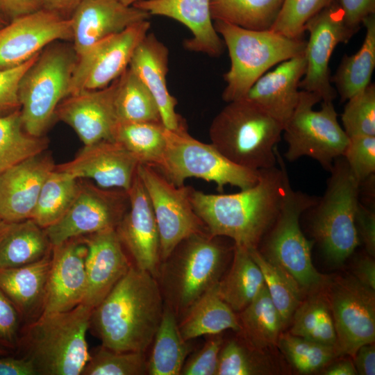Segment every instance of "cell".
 Instances as JSON below:
<instances>
[{
	"instance_id": "obj_1",
	"label": "cell",
	"mask_w": 375,
	"mask_h": 375,
	"mask_svg": "<svg viewBox=\"0 0 375 375\" xmlns=\"http://www.w3.org/2000/svg\"><path fill=\"white\" fill-rule=\"evenodd\" d=\"M275 152L279 167L260 169L251 188L233 194L192 190L193 208L210 235L227 237L248 250L258 249L278 216L289 178L277 148Z\"/></svg>"
},
{
	"instance_id": "obj_2",
	"label": "cell",
	"mask_w": 375,
	"mask_h": 375,
	"mask_svg": "<svg viewBox=\"0 0 375 375\" xmlns=\"http://www.w3.org/2000/svg\"><path fill=\"white\" fill-rule=\"evenodd\" d=\"M164 306L158 280L132 265L93 308L89 330L111 350L145 352L153 342Z\"/></svg>"
},
{
	"instance_id": "obj_3",
	"label": "cell",
	"mask_w": 375,
	"mask_h": 375,
	"mask_svg": "<svg viewBox=\"0 0 375 375\" xmlns=\"http://www.w3.org/2000/svg\"><path fill=\"white\" fill-rule=\"evenodd\" d=\"M93 308L41 315L22 327L16 351L30 360L38 375H80L90 358L86 340Z\"/></svg>"
},
{
	"instance_id": "obj_4",
	"label": "cell",
	"mask_w": 375,
	"mask_h": 375,
	"mask_svg": "<svg viewBox=\"0 0 375 375\" xmlns=\"http://www.w3.org/2000/svg\"><path fill=\"white\" fill-rule=\"evenodd\" d=\"M283 126L244 98L228 102L212 119V144L234 163L260 170L276 166V149Z\"/></svg>"
},
{
	"instance_id": "obj_5",
	"label": "cell",
	"mask_w": 375,
	"mask_h": 375,
	"mask_svg": "<svg viewBox=\"0 0 375 375\" xmlns=\"http://www.w3.org/2000/svg\"><path fill=\"white\" fill-rule=\"evenodd\" d=\"M206 231L182 240L161 262L158 280L165 303L175 314L184 315L220 280L226 249Z\"/></svg>"
},
{
	"instance_id": "obj_6",
	"label": "cell",
	"mask_w": 375,
	"mask_h": 375,
	"mask_svg": "<svg viewBox=\"0 0 375 375\" xmlns=\"http://www.w3.org/2000/svg\"><path fill=\"white\" fill-rule=\"evenodd\" d=\"M231 60L224 74L226 85L222 99L226 103L242 99L254 83L270 68L303 53L306 41L290 38L272 30L255 31L215 20Z\"/></svg>"
},
{
	"instance_id": "obj_7",
	"label": "cell",
	"mask_w": 375,
	"mask_h": 375,
	"mask_svg": "<svg viewBox=\"0 0 375 375\" xmlns=\"http://www.w3.org/2000/svg\"><path fill=\"white\" fill-rule=\"evenodd\" d=\"M78 56L72 42L47 46L22 76L18 89L21 118L31 135L43 137L56 119L60 103L69 95Z\"/></svg>"
},
{
	"instance_id": "obj_8",
	"label": "cell",
	"mask_w": 375,
	"mask_h": 375,
	"mask_svg": "<svg viewBox=\"0 0 375 375\" xmlns=\"http://www.w3.org/2000/svg\"><path fill=\"white\" fill-rule=\"evenodd\" d=\"M330 172L325 193L314 206L312 231L328 259L340 264L359 244L356 215L361 185L342 156Z\"/></svg>"
},
{
	"instance_id": "obj_9",
	"label": "cell",
	"mask_w": 375,
	"mask_h": 375,
	"mask_svg": "<svg viewBox=\"0 0 375 375\" xmlns=\"http://www.w3.org/2000/svg\"><path fill=\"white\" fill-rule=\"evenodd\" d=\"M166 149L158 170L177 186L189 178L213 182L222 192L226 185L244 190L254 185L259 170L240 166L224 156L212 144L191 136L186 126L178 130L165 128Z\"/></svg>"
},
{
	"instance_id": "obj_10",
	"label": "cell",
	"mask_w": 375,
	"mask_h": 375,
	"mask_svg": "<svg viewBox=\"0 0 375 375\" xmlns=\"http://www.w3.org/2000/svg\"><path fill=\"white\" fill-rule=\"evenodd\" d=\"M322 101L315 93L300 90L297 104L283 129L288 147L285 158L293 162L308 156L330 172L335 159L342 156L349 138L338 121L333 101Z\"/></svg>"
},
{
	"instance_id": "obj_11",
	"label": "cell",
	"mask_w": 375,
	"mask_h": 375,
	"mask_svg": "<svg viewBox=\"0 0 375 375\" xmlns=\"http://www.w3.org/2000/svg\"><path fill=\"white\" fill-rule=\"evenodd\" d=\"M318 199L292 188L288 178L280 210L268 236L262 255L288 273L301 289L311 291L322 286L326 278L315 268L311 258L312 242L302 232L301 214Z\"/></svg>"
},
{
	"instance_id": "obj_12",
	"label": "cell",
	"mask_w": 375,
	"mask_h": 375,
	"mask_svg": "<svg viewBox=\"0 0 375 375\" xmlns=\"http://www.w3.org/2000/svg\"><path fill=\"white\" fill-rule=\"evenodd\" d=\"M138 174L147 191L157 223L162 262L182 240L206 228L193 208L192 187L177 186L147 165L139 164Z\"/></svg>"
},
{
	"instance_id": "obj_13",
	"label": "cell",
	"mask_w": 375,
	"mask_h": 375,
	"mask_svg": "<svg viewBox=\"0 0 375 375\" xmlns=\"http://www.w3.org/2000/svg\"><path fill=\"white\" fill-rule=\"evenodd\" d=\"M128 207L126 191L104 189L78 179V192L69 209L44 231L53 246L70 238L115 229Z\"/></svg>"
},
{
	"instance_id": "obj_14",
	"label": "cell",
	"mask_w": 375,
	"mask_h": 375,
	"mask_svg": "<svg viewBox=\"0 0 375 375\" xmlns=\"http://www.w3.org/2000/svg\"><path fill=\"white\" fill-rule=\"evenodd\" d=\"M309 33L304 51L306 70L299 88L333 101L338 94L331 81L329 62L338 44L347 42L356 33L347 26L336 0L310 19L304 26Z\"/></svg>"
},
{
	"instance_id": "obj_15",
	"label": "cell",
	"mask_w": 375,
	"mask_h": 375,
	"mask_svg": "<svg viewBox=\"0 0 375 375\" xmlns=\"http://www.w3.org/2000/svg\"><path fill=\"white\" fill-rule=\"evenodd\" d=\"M150 26L149 19L137 22L96 42L79 54L69 95L102 89L117 79L128 67L136 47L149 33Z\"/></svg>"
},
{
	"instance_id": "obj_16",
	"label": "cell",
	"mask_w": 375,
	"mask_h": 375,
	"mask_svg": "<svg viewBox=\"0 0 375 375\" xmlns=\"http://www.w3.org/2000/svg\"><path fill=\"white\" fill-rule=\"evenodd\" d=\"M374 290L355 276L339 278L331 284L327 298L339 355L353 357L359 347L374 342Z\"/></svg>"
},
{
	"instance_id": "obj_17",
	"label": "cell",
	"mask_w": 375,
	"mask_h": 375,
	"mask_svg": "<svg viewBox=\"0 0 375 375\" xmlns=\"http://www.w3.org/2000/svg\"><path fill=\"white\" fill-rule=\"evenodd\" d=\"M70 18L40 8L0 28V69L19 66L56 41L72 42Z\"/></svg>"
},
{
	"instance_id": "obj_18",
	"label": "cell",
	"mask_w": 375,
	"mask_h": 375,
	"mask_svg": "<svg viewBox=\"0 0 375 375\" xmlns=\"http://www.w3.org/2000/svg\"><path fill=\"white\" fill-rule=\"evenodd\" d=\"M129 207L115 230L134 265L158 279L161 265L160 237L147 191L138 174L127 191Z\"/></svg>"
},
{
	"instance_id": "obj_19",
	"label": "cell",
	"mask_w": 375,
	"mask_h": 375,
	"mask_svg": "<svg viewBox=\"0 0 375 375\" xmlns=\"http://www.w3.org/2000/svg\"><path fill=\"white\" fill-rule=\"evenodd\" d=\"M116 90L117 79L104 88L69 95L58 105L56 119L71 126L84 145L113 140L119 122Z\"/></svg>"
},
{
	"instance_id": "obj_20",
	"label": "cell",
	"mask_w": 375,
	"mask_h": 375,
	"mask_svg": "<svg viewBox=\"0 0 375 375\" xmlns=\"http://www.w3.org/2000/svg\"><path fill=\"white\" fill-rule=\"evenodd\" d=\"M87 253L82 237L52 246L42 315L68 311L83 302L87 285Z\"/></svg>"
},
{
	"instance_id": "obj_21",
	"label": "cell",
	"mask_w": 375,
	"mask_h": 375,
	"mask_svg": "<svg viewBox=\"0 0 375 375\" xmlns=\"http://www.w3.org/2000/svg\"><path fill=\"white\" fill-rule=\"evenodd\" d=\"M140 162L122 144L114 140H103L89 145L72 160L56 165L78 179L90 178L104 189L128 191L137 174Z\"/></svg>"
},
{
	"instance_id": "obj_22",
	"label": "cell",
	"mask_w": 375,
	"mask_h": 375,
	"mask_svg": "<svg viewBox=\"0 0 375 375\" xmlns=\"http://www.w3.org/2000/svg\"><path fill=\"white\" fill-rule=\"evenodd\" d=\"M87 245V285L83 303L98 306L132 265L116 230L107 229L81 236Z\"/></svg>"
},
{
	"instance_id": "obj_23",
	"label": "cell",
	"mask_w": 375,
	"mask_h": 375,
	"mask_svg": "<svg viewBox=\"0 0 375 375\" xmlns=\"http://www.w3.org/2000/svg\"><path fill=\"white\" fill-rule=\"evenodd\" d=\"M149 17L144 10L117 0H81L70 17L74 50L78 56L103 38Z\"/></svg>"
},
{
	"instance_id": "obj_24",
	"label": "cell",
	"mask_w": 375,
	"mask_h": 375,
	"mask_svg": "<svg viewBox=\"0 0 375 375\" xmlns=\"http://www.w3.org/2000/svg\"><path fill=\"white\" fill-rule=\"evenodd\" d=\"M56 165L45 151L0 174V218L5 221L30 219L39 194Z\"/></svg>"
},
{
	"instance_id": "obj_25",
	"label": "cell",
	"mask_w": 375,
	"mask_h": 375,
	"mask_svg": "<svg viewBox=\"0 0 375 375\" xmlns=\"http://www.w3.org/2000/svg\"><path fill=\"white\" fill-rule=\"evenodd\" d=\"M211 0H146L133 6L157 15L174 19L186 26L192 37L183 42L190 51L219 57L224 42L216 31L210 12Z\"/></svg>"
},
{
	"instance_id": "obj_26",
	"label": "cell",
	"mask_w": 375,
	"mask_h": 375,
	"mask_svg": "<svg viewBox=\"0 0 375 375\" xmlns=\"http://www.w3.org/2000/svg\"><path fill=\"white\" fill-rule=\"evenodd\" d=\"M169 50L153 33H148L136 47L128 67L153 96L165 128L178 130L185 124L176 112V99L167 84Z\"/></svg>"
},
{
	"instance_id": "obj_27",
	"label": "cell",
	"mask_w": 375,
	"mask_h": 375,
	"mask_svg": "<svg viewBox=\"0 0 375 375\" xmlns=\"http://www.w3.org/2000/svg\"><path fill=\"white\" fill-rule=\"evenodd\" d=\"M305 70L303 53L264 74L243 98L256 104L284 126L297 104Z\"/></svg>"
},
{
	"instance_id": "obj_28",
	"label": "cell",
	"mask_w": 375,
	"mask_h": 375,
	"mask_svg": "<svg viewBox=\"0 0 375 375\" xmlns=\"http://www.w3.org/2000/svg\"><path fill=\"white\" fill-rule=\"evenodd\" d=\"M51 252L42 259L17 267H0V290L19 313L23 326L43 312Z\"/></svg>"
},
{
	"instance_id": "obj_29",
	"label": "cell",
	"mask_w": 375,
	"mask_h": 375,
	"mask_svg": "<svg viewBox=\"0 0 375 375\" xmlns=\"http://www.w3.org/2000/svg\"><path fill=\"white\" fill-rule=\"evenodd\" d=\"M44 231L32 219L0 221V267H17L37 262L51 252Z\"/></svg>"
},
{
	"instance_id": "obj_30",
	"label": "cell",
	"mask_w": 375,
	"mask_h": 375,
	"mask_svg": "<svg viewBox=\"0 0 375 375\" xmlns=\"http://www.w3.org/2000/svg\"><path fill=\"white\" fill-rule=\"evenodd\" d=\"M217 283L203 294L183 315L178 328L185 340L221 333L227 329L241 331L235 312L220 297Z\"/></svg>"
},
{
	"instance_id": "obj_31",
	"label": "cell",
	"mask_w": 375,
	"mask_h": 375,
	"mask_svg": "<svg viewBox=\"0 0 375 375\" xmlns=\"http://www.w3.org/2000/svg\"><path fill=\"white\" fill-rule=\"evenodd\" d=\"M362 25L366 31L360 48L354 54L344 55L335 74L331 77L342 101L365 89L371 83L375 68V14L367 17Z\"/></svg>"
},
{
	"instance_id": "obj_32",
	"label": "cell",
	"mask_w": 375,
	"mask_h": 375,
	"mask_svg": "<svg viewBox=\"0 0 375 375\" xmlns=\"http://www.w3.org/2000/svg\"><path fill=\"white\" fill-rule=\"evenodd\" d=\"M265 285L262 274L249 251L235 245L231 267L217 283L220 297L235 312L244 309Z\"/></svg>"
},
{
	"instance_id": "obj_33",
	"label": "cell",
	"mask_w": 375,
	"mask_h": 375,
	"mask_svg": "<svg viewBox=\"0 0 375 375\" xmlns=\"http://www.w3.org/2000/svg\"><path fill=\"white\" fill-rule=\"evenodd\" d=\"M152 343L151 356L147 361V374H181L190 348L180 333L176 315L166 303Z\"/></svg>"
},
{
	"instance_id": "obj_34",
	"label": "cell",
	"mask_w": 375,
	"mask_h": 375,
	"mask_svg": "<svg viewBox=\"0 0 375 375\" xmlns=\"http://www.w3.org/2000/svg\"><path fill=\"white\" fill-rule=\"evenodd\" d=\"M238 319L240 331L255 350L260 351L277 345L284 326L265 284L254 299L240 312Z\"/></svg>"
},
{
	"instance_id": "obj_35",
	"label": "cell",
	"mask_w": 375,
	"mask_h": 375,
	"mask_svg": "<svg viewBox=\"0 0 375 375\" xmlns=\"http://www.w3.org/2000/svg\"><path fill=\"white\" fill-rule=\"evenodd\" d=\"M165 130L162 122H119L113 140L132 153L140 164L156 169L165 152Z\"/></svg>"
},
{
	"instance_id": "obj_36",
	"label": "cell",
	"mask_w": 375,
	"mask_h": 375,
	"mask_svg": "<svg viewBox=\"0 0 375 375\" xmlns=\"http://www.w3.org/2000/svg\"><path fill=\"white\" fill-rule=\"evenodd\" d=\"M283 0H211L213 20L255 31L270 30Z\"/></svg>"
},
{
	"instance_id": "obj_37",
	"label": "cell",
	"mask_w": 375,
	"mask_h": 375,
	"mask_svg": "<svg viewBox=\"0 0 375 375\" xmlns=\"http://www.w3.org/2000/svg\"><path fill=\"white\" fill-rule=\"evenodd\" d=\"M78 189V178L54 169L43 183L31 219L43 228L53 224L67 211Z\"/></svg>"
},
{
	"instance_id": "obj_38",
	"label": "cell",
	"mask_w": 375,
	"mask_h": 375,
	"mask_svg": "<svg viewBox=\"0 0 375 375\" xmlns=\"http://www.w3.org/2000/svg\"><path fill=\"white\" fill-rule=\"evenodd\" d=\"M115 106L119 122H162L153 96L129 67L117 79Z\"/></svg>"
},
{
	"instance_id": "obj_39",
	"label": "cell",
	"mask_w": 375,
	"mask_h": 375,
	"mask_svg": "<svg viewBox=\"0 0 375 375\" xmlns=\"http://www.w3.org/2000/svg\"><path fill=\"white\" fill-rule=\"evenodd\" d=\"M48 140L24 128L20 109L0 115V174L26 158L45 151Z\"/></svg>"
},
{
	"instance_id": "obj_40",
	"label": "cell",
	"mask_w": 375,
	"mask_h": 375,
	"mask_svg": "<svg viewBox=\"0 0 375 375\" xmlns=\"http://www.w3.org/2000/svg\"><path fill=\"white\" fill-rule=\"evenodd\" d=\"M292 320L291 334L336 347V333L327 297L314 295L301 302Z\"/></svg>"
},
{
	"instance_id": "obj_41",
	"label": "cell",
	"mask_w": 375,
	"mask_h": 375,
	"mask_svg": "<svg viewBox=\"0 0 375 375\" xmlns=\"http://www.w3.org/2000/svg\"><path fill=\"white\" fill-rule=\"evenodd\" d=\"M249 251L262 274L269 297L285 326L301 302L302 289L288 273L269 261L258 249Z\"/></svg>"
},
{
	"instance_id": "obj_42",
	"label": "cell",
	"mask_w": 375,
	"mask_h": 375,
	"mask_svg": "<svg viewBox=\"0 0 375 375\" xmlns=\"http://www.w3.org/2000/svg\"><path fill=\"white\" fill-rule=\"evenodd\" d=\"M277 345L290 364L301 374L318 371L339 356L335 347L296 336L280 334Z\"/></svg>"
},
{
	"instance_id": "obj_43",
	"label": "cell",
	"mask_w": 375,
	"mask_h": 375,
	"mask_svg": "<svg viewBox=\"0 0 375 375\" xmlns=\"http://www.w3.org/2000/svg\"><path fill=\"white\" fill-rule=\"evenodd\" d=\"M145 352L116 351L102 345L90 353L81 375H144L147 374Z\"/></svg>"
},
{
	"instance_id": "obj_44",
	"label": "cell",
	"mask_w": 375,
	"mask_h": 375,
	"mask_svg": "<svg viewBox=\"0 0 375 375\" xmlns=\"http://www.w3.org/2000/svg\"><path fill=\"white\" fill-rule=\"evenodd\" d=\"M348 138L375 136V85L370 83L349 99L341 116Z\"/></svg>"
},
{
	"instance_id": "obj_45",
	"label": "cell",
	"mask_w": 375,
	"mask_h": 375,
	"mask_svg": "<svg viewBox=\"0 0 375 375\" xmlns=\"http://www.w3.org/2000/svg\"><path fill=\"white\" fill-rule=\"evenodd\" d=\"M333 0H283L270 30L290 38L301 39L306 22Z\"/></svg>"
},
{
	"instance_id": "obj_46",
	"label": "cell",
	"mask_w": 375,
	"mask_h": 375,
	"mask_svg": "<svg viewBox=\"0 0 375 375\" xmlns=\"http://www.w3.org/2000/svg\"><path fill=\"white\" fill-rule=\"evenodd\" d=\"M267 366L258 356L235 340L220 350L216 375H256L267 374Z\"/></svg>"
},
{
	"instance_id": "obj_47",
	"label": "cell",
	"mask_w": 375,
	"mask_h": 375,
	"mask_svg": "<svg viewBox=\"0 0 375 375\" xmlns=\"http://www.w3.org/2000/svg\"><path fill=\"white\" fill-rule=\"evenodd\" d=\"M342 157L361 185L375 172V136L349 138Z\"/></svg>"
},
{
	"instance_id": "obj_48",
	"label": "cell",
	"mask_w": 375,
	"mask_h": 375,
	"mask_svg": "<svg viewBox=\"0 0 375 375\" xmlns=\"http://www.w3.org/2000/svg\"><path fill=\"white\" fill-rule=\"evenodd\" d=\"M210 336L201 349L185 361L181 374L216 375L224 341L220 333Z\"/></svg>"
},
{
	"instance_id": "obj_49",
	"label": "cell",
	"mask_w": 375,
	"mask_h": 375,
	"mask_svg": "<svg viewBox=\"0 0 375 375\" xmlns=\"http://www.w3.org/2000/svg\"><path fill=\"white\" fill-rule=\"evenodd\" d=\"M39 53L19 66L0 69V115L20 109L18 97L20 80Z\"/></svg>"
},
{
	"instance_id": "obj_50",
	"label": "cell",
	"mask_w": 375,
	"mask_h": 375,
	"mask_svg": "<svg viewBox=\"0 0 375 375\" xmlns=\"http://www.w3.org/2000/svg\"><path fill=\"white\" fill-rule=\"evenodd\" d=\"M23 322L12 302L0 290V347L16 351Z\"/></svg>"
},
{
	"instance_id": "obj_51",
	"label": "cell",
	"mask_w": 375,
	"mask_h": 375,
	"mask_svg": "<svg viewBox=\"0 0 375 375\" xmlns=\"http://www.w3.org/2000/svg\"><path fill=\"white\" fill-rule=\"evenodd\" d=\"M344 15L346 24L357 32L363 20L375 14V0H336Z\"/></svg>"
},
{
	"instance_id": "obj_52",
	"label": "cell",
	"mask_w": 375,
	"mask_h": 375,
	"mask_svg": "<svg viewBox=\"0 0 375 375\" xmlns=\"http://www.w3.org/2000/svg\"><path fill=\"white\" fill-rule=\"evenodd\" d=\"M356 224L358 234L365 244L367 252L370 256L375 254V212L358 203Z\"/></svg>"
},
{
	"instance_id": "obj_53",
	"label": "cell",
	"mask_w": 375,
	"mask_h": 375,
	"mask_svg": "<svg viewBox=\"0 0 375 375\" xmlns=\"http://www.w3.org/2000/svg\"><path fill=\"white\" fill-rule=\"evenodd\" d=\"M42 8L41 0H0V12L8 22Z\"/></svg>"
},
{
	"instance_id": "obj_54",
	"label": "cell",
	"mask_w": 375,
	"mask_h": 375,
	"mask_svg": "<svg viewBox=\"0 0 375 375\" xmlns=\"http://www.w3.org/2000/svg\"><path fill=\"white\" fill-rule=\"evenodd\" d=\"M8 355L0 356V375H38L30 360Z\"/></svg>"
},
{
	"instance_id": "obj_55",
	"label": "cell",
	"mask_w": 375,
	"mask_h": 375,
	"mask_svg": "<svg viewBox=\"0 0 375 375\" xmlns=\"http://www.w3.org/2000/svg\"><path fill=\"white\" fill-rule=\"evenodd\" d=\"M353 358H354L353 365L358 374H375L374 342L366 344L359 347Z\"/></svg>"
},
{
	"instance_id": "obj_56",
	"label": "cell",
	"mask_w": 375,
	"mask_h": 375,
	"mask_svg": "<svg viewBox=\"0 0 375 375\" xmlns=\"http://www.w3.org/2000/svg\"><path fill=\"white\" fill-rule=\"evenodd\" d=\"M354 274L361 283L375 290V262L372 256H364L356 261Z\"/></svg>"
},
{
	"instance_id": "obj_57",
	"label": "cell",
	"mask_w": 375,
	"mask_h": 375,
	"mask_svg": "<svg viewBox=\"0 0 375 375\" xmlns=\"http://www.w3.org/2000/svg\"><path fill=\"white\" fill-rule=\"evenodd\" d=\"M81 0H41L42 8L65 18H70Z\"/></svg>"
},
{
	"instance_id": "obj_58",
	"label": "cell",
	"mask_w": 375,
	"mask_h": 375,
	"mask_svg": "<svg viewBox=\"0 0 375 375\" xmlns=\"http://www.w3.org/2000/svg\"><path fill=\"white\" fill-rule=\"evenodd\" d=\"M325 375H356L358 374L353 362L349 360H342L327 367Z\"/></svg>"
},
{
	"instance_id": "obj_59",
	"label": "cell",
	"mask_w": 375,
	"mask_h": 375,
	"mask_svg": "<svg viewBox=\"0 0 375 375\" xmlns=\"http://www.w3.org/2000/svg\"><path fill=\"white\" fill-rule=\"evenodd\" d=\"M122 4L127 6H133L135 3L142 1H146V0H117Z\"/></svg>"
},
{
	"instance_id": "obj_60",
	"label": "cell",
	"mask_w": 375,
	"mask_h": 375,
	"mask_svg": "<svg viewBox=\"0 0 375 375\" xmlns=\"http://www.w3.org/2000/svg\"><path fill=\"white\" fill-rule=\"evenodd\" d=\"M8 24V21L4 18V17L0 12V28L3 27Z\"/></svg>"
},
{
	"instance_id": "obj_61",
	"label": "cell",
	"mask_w": 375,
	"mask_h": 375,
	"mask_svg": "<svg viewBox=\"0 0 375 375\" xmlns=\"http://www.w3.org/2000/svg\"><path fill=\"white\" fill-rule=\"evenodd\" d=\"M9 354V351L0 347V356Z\"/></svg>"
},
{
	"instance_id": "obj_62",
	"label": "cell",
	"mask_w": 375,
	"mask_h": 375,
	"mask_svg": "<svg viewBox=\"0 0 375 375\" xmlns=\"http://www.w3.org/2000/svg\"><path fill=\"white\" fill-rule=\"evenodd\" d=\"M0 221H1V218H0Z\"/></svg>"
}]
</instances>
